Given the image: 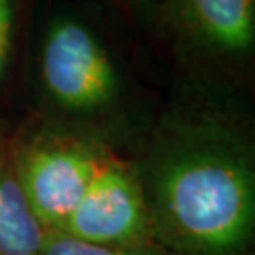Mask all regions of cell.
Instances as JSON below:
<instances>
[{"label": "cell", "instance_id": "cell-1", "mask_svg": "<svg viewBox=\"0 0 255 255\" xmlns=\"http://www.w3.org/2000/svg\"><path fill=\"white\" fill-rule=\"evenodd\" d=\"M132 164L159 246L172 255H250L255 142L235 93L182 78Z\"/></svg>", "mask_w": 255, "mask_h": 255}, {"label": "cell", "instance_id": "cell-2", "mask_svg": "<svg viewBox=\"0 0 255 255\" xmlns=\"http://www.w3.org/2000/svg\"><path fill=\"white\" fill-rule=\"evenodd\" d=\"M32 89L40 121L101 138L114 149L132 123L127 66L101 28L72 9L51 13L40 28Z\"/></svg>", "mask_w": 255, "mask_h": 255}, {"label": "cell", "instance_id": "cell-3", "mask_svg": "<svg viewBox=\"0 0 255 255\" xmlns=\"http://www.w3.org/2000/svg\"><path fill=\"white\" fill-rule=\"evenodd\" d=\"M142 28L183 80L237 93L255 59V0H147Z\"/></svg>", "mask_w": 255, "mask_h": 255}, {"label": "cell", "instance_id": "cell-4", "mask_svg": "<svg viewBox=\"0 0 255 255\" xmlns=\"http://www.w3.org/2000/svg\"><path fill=\"white\" fill-rule=\"evenodd\" d=\"M19 182L38 221L59 233L116 149L101 138L36 119L11 136Z\"/></svg>", "mask_w": 255, "mask_h": 255}, {"label": "cell", "instance_id": "cell-5", "mask_svg": "<svg viewBox=\"0 0 255 255\" xmlns=\"http://www.w3.org/2000/svg\"><path fill=\"white\" fill-rule=\"evenodd\" d=\"M59 233L101 246L142 248L157 244L134 164L121 159L118 151L112 155Z\"/></svg>", "mask_w": 255, "mask_h": 255}, {"label": "cell", "instance_id": "cell-6", "mask_svg": "<svg viewBox=\"0 0 255 255\" xmlns=\"http://www.w3.org/2000/svg\"><path fill=\"white\" fill-rule=\"evenodd\" d=\"M46 237L19 182L11 136H0V255H42Z\"/></svg>", "mask_w": 255, "mask_h": 255}, {"label": "cell", "instance_id": "cell-7", "mask_svg": "<svg viewBox=\"0 0 255 255\" xmlns=\"http://www.w3.org/2000/svg\"><path fill=\"white\" fill-rule=\"evenodd\" d=\"M42 255H172L163 246L142 248H118V246H101L83 242L78 238H72L63 233H47Z\"/></svg>", "mask_w": 255, "mask_h": 255}, {"label": "cell", "instance_id": "cell-8", "mask_svg": "<svg viewBox=\"0 0 255 255\" xmlns=\"http://www.w3.org/2000/svg\"><path fill=\"white\" fill-rule=\"evenodd\" d=\"M17 2L19 0H0V85L8 74L15 44Z\"/></svg>", "mask_w": 255, "mask_h": 255}, {"label": "cell", "instance_id": "cell-9", "mask_svg": "<svg viewBox=\"0 0 255 255\" xmlns=\"http://www.w3.org/2000/svg\"><path fill=\"white\" fill-rule=\"evenodd\" d=\"M89 2L114 11L118 17L134 25V27H142L147 6V0H89Z\"/></svg>", "mask_w": 255, "mask_h": 255}]
</instances>
